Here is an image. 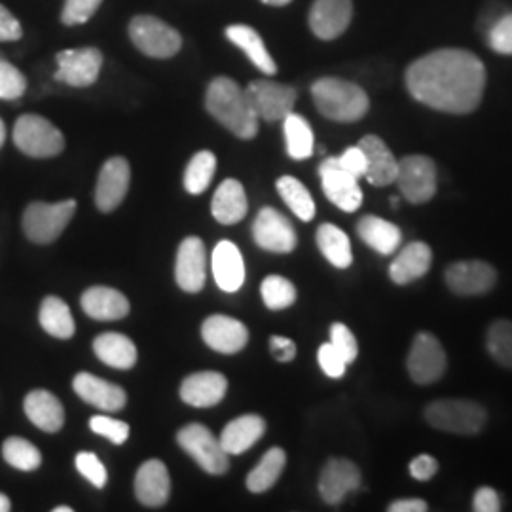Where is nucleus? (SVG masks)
<instances>
[{
  "mask_svg": "<svg viewBox=\"0 0 512 512\" xmlns=\"http://www.w3.org/2000/svg\"><path fill=\"white\" fill-rule=\"evenodd\" d=\"M10 509H12V503L8 495L0 494V512H8Z\"/></svg>",
  "mask_w": 512,
  "mask_h": 512,
  "instance_id": "56",
  "label": "nucleus"
},
{
  "mask_svg": "<svg viewBox=\"0 0 512 512\" xmlns=\"http://www.w3.org/2000/svg\"><path fill=\"white\" fill-rule=\"evenodd\" d=\"M54 512H73V509L65 505V507H55Z\"/></svg>",
  "mask_w": 512,
  "mask_h": 512,
  "instance_id": "59",
  "label": "nucleus"
},
{
  "mask_svg": "<svg viewBox=\"0 0 512 512\" xmlns=\"http://www.w3.org/2000/svg\"><path fill=\"white\" fill-rule=\"evenodd\" d=\"M277 192L298 219L310 222L315 217V202L311 198L310 190L298 179L289 175L281 177L277 181Z\"/></svg>",
  "mask_w": 512,
  "mask_h": 512,
  "instance_id": "38",
  "label": "nucleus"
},
{
  "mask_svg": "<svg viewBox=\"0 0 512 512\" xmlns=\"http://www.w3.org/2000/svg\"><path fill=\"white\" fill-rule=\"evenodd\" d=\"M203 342L224 355L238 353L249 342L247 327L228 315H211L202 325Z\"/></svg>",
  "mask_w": 512,
  "mask_h": 512,
  "instance_id": "19",
  "label": "nucleus"
},
{
  "mask_svg": "<svg viewBox=\"0 0 512 512\" xmlns=\"http://www.w3.org/2000/svg\"><path fill=\"white\" fill-rule=\"evenodd\" d=\"M213 275L224 293H236L245 283V262L232 241H219L213 251Z\"/></svg>",
  "mask_w": 512,
  "mask_h": 512,
  "instance_id": "25",
  "label": "nucleus"
},
{
  "mask_svg": "<svg viewBox=\"0 0 512 512\" xmlns=\"http://www.w3.org/2000/svg\"><path fill=\"white\" fill-rule=\"evenodd\" d=\"M175 279L184 293H200L205 287V245L202 239L192 236L181 243Z\"/></svg>",
  "mask_w": 512,
  "mask_h": 512,
  "instance_id": "20",
  "label": "nucleus"
},
{
  "mask_svg": "<svg viewBox=\"0 0 512 512\" xmlns=\"http://www.w3.org/2000/svg\"><path fill=\"white\" fill-rule=\"evenodd\" d=\"M74 393L84 401L105 412H118L126 406L128 395L120 385L105 382L88 372L76 374L73 382Z\"/></svg>",
  "mask_w": 512,
  "mask_h": 512,
  "instance_id": "21",
  "label": "nucleus"
},
{
  "mask_svg": "<svg viewBox=\"0 0 512 512\" xmlns=\"http://www.w3.org/2000/svg\"><path fill=\"white\" fill-rule=\"evenodd\" d=\"M131 183V169L128 160L114 156L105 162L97 177L95 186V205L99 211L110 213L124 202Z\"/></svg>",
  "mask_w": 512,
  "mask_h": 512,
  "instance_id": "15",
  "label": "nucleus"
},
{
  "mask_svg": "<svg viewBox=\"0 0 512 512\" xmlns=\"http://www.w3.org/2000/svg\"><path fill=\"white\" fill-rule=\"evenodd\" d=\"M260 293L270 310H285L296 302V287L283 275H268L262 281Z\"/></svg>",
  "mask_w": 512,
  "mask_h": 512,
  "instance_id": "41",
  "label": "nucleus"
},
{
  "mask_svg": "<svg viewBox=\"0 0 512 512\" xmlns=\"http://www.w3.org/2000/svg\"><path fill=\"white\" fill-rule=\"evenodd\" d=\"M2 458L8 465H12L14 469L23 471V473H33L42 465L40 450L33 442L21 439V437H10V439L4 440Z\"/></svg>",
  "mask_w": 512,
  "mask_h": 512,
  "instance_id": "40",
  "label": "nucleus"
},
{
  "mask_svg": "<svg viewBox=\"0 0 512 512\" xmlns=\"http://www.w3.org/2000/svg\"><path fill=\"white\" fill-rule=\"evenodd\" d=\"M103 0H65L61 21L69 27L84 25L93 18Z\"/></svg>",
  "mask_w": 512,
  "mask_h": 512,
  "instance_id": "44",
  "label": "nucleus"
},
{
  "mask_svg": "<svg viewBox=\"0 0 512 512\" xmlns=\"http://www.w3.org/2000/svg\"><path fill=\"white\" fill-rule=\"evenodd\" d=\"M497 274L484 260H461L446 270V285L452 293L478 296L494 289Z\"/></svg>",
  "mask_w": 512,
  "mask_h": 512,
  "instance_id": "16",
  "label": "nucleus"
},
{
  "mask_svg": "<svg viewBox=\"0 0 512 512\" xmlns=\"http://www.w3.org/2000/svg\"><path fill=\"white\" fill-rule=\"evenodd\" d=\"M74 463H76L78 473L84 476L95 488H105L107 486V480H109L107 469H105V465L99 461L95 454H92V452H80L76 459H74Z\"/></svg>",
  "mask_w": 512,
  "mask_h": 512,
  "instance_id": "45",
  "label": "nucleus"
},
{
  "mask_svg": "<svg viewBox=\"0 0 512 512\" xmlns=\"http://www.w3.org/2000/svg\"><path fill=\"white\" fill-rule=\"evenodd\" d=\"M205 109L220 126L239 139H253L258 133V116L251 107L245 90L228 76H217L205 95Z\"/></svg>",
  "mask_w": 512,
  "mask_h": 512,
  "instance_id": "2",
  "label": "nucleus"
},
{
  "mask_svg": "<svg viewBox=\"0 0 512 512\" xmlns=\"http://www.w3.org/2000/svg\"><path fill=\"white\" fill-rule=\"evenodd\" d=\"M260 2H264V4H268V6H287V4H291L293 0H260Z\"/></svg>",
  "mask_w": 512,
  "mask_h": 512,
  "instance_id": "57",
  "label": "nucleus"
},
{
  "mask_svg": "<svg viewBox=\"0 0 512 512\" xmlns=\"http://www.w3.org/2000/svg\"><path fill=\"white\" fill-rule=\"evenodd\" d=\"M217 171V156L209 150L198 152L184 171V188L188 194L200 196L215 177Z\"/></svg>",
  "mask_w": 512,
  "mask_h": 512,
  "instance_id": "39",
  "label": "nucleus"
},
{
  "mask_svg": "<svg viewBox=\"0 0 512 512\" xmlns=\"http://www.w3.org/2000/svg\"><path fill=\"white\" fill-rule=\"evenodd\" d=\"M439 471V463L433 456H427V454H421L418 458L412 459L410 463V475L416 480H431L433 476L437 475Z\"/></svg>",
  "mask_w": 512,
  "mask_h": 512,
  "instance_id": "52",
  "label": "nucleus"
},
{
  "mask_svg": "<svg viewBox=\"0 0 512 512\" xmlns=\"http://www.w3.org/2000/svg\"><path fill=\"white\" fill-rule=\"evenodd\" d=\"M55 61H57L55 80L73 88L92 86L103 69V54L93 46L63 50L57 54Z\"/></svg>",
  "mask_w": 512,
  "mask_h": 512,
  "instance_id": "12",
  "label": "nucleus"
},
{
  "mask_svg": "<svg viewBox=\"0 0 512 512\" xmlns=\"http://www.w3.org/2000/svg\"><path fill=\"white\" fill-rule=\"evenodd\" d=\"M82 310L97 321H118L129 313V300L116 289L92 287L80 298Z\"/></svg>",
  "mask_w": 512,
  "mask_h": 512,
  "instance_id": "29",
  "label": "nucleus"
},
{
  "mask_svg": "<svg viewBox=\"0 0 512 512\" xmlns=\"http://www.w3.org/2000/svg\"><path fill=\"white\" fill-rule=\"evenodd\" d=\"M473 509L476 512H499L501 499L494 488H478L473 499Z\"/></svg>",
  "mask_w": 512,
  "mask_h": 512,
  "instance_id": "53",
  "label": "nucleus"
},
{
  "mask_svg": "<svg viewBox=\"0 0 512 512\" xmlns=\"http://www.w3.org/2000/svg\"><path fill=\"white\" fill-rule=\"evenodd\" d=\"M76 213V202H33L23 213L21 226L29 241L38 245L54 243L63 234Z\"/></svg>",
  "mask_w": 512,
  "mask_h": 512,
  "instance_id": "5",
  "label": "nucleus"
},
{
  "mask_svg": "<svg viewBox=\"0 0 512 512\" xmlns=\"http://www.w3.org/2000/svg\"><path fill=\"white\" fill-rule=\"evenodd\" d=\"M431 260H433V253L427 243H421V241L408 243L399 256L391 262L389 277L397 285H408L429 272Z\"/></svg>",
  "mask_w": 512,
  "mask_h": 512,
  "instance_id": "27",
  "label": "nucleus"
},
{
  "mask_svg": "<svg viewBox=\"0 0 512 512\" xmlns=\"http://www.w3.org/2000/svg\"><path fill=\"white\" fill-rule=\"evenodd\" d=\"M247 209H249V203H247L243 184L236 179H226L220 184L211 202L213 217L219 220L220 224H226V226L238 224L245 219Z\"/></svg>",
  "mask_w": 512,
  "mask_h": 512,
  "instance_id": "30",
  "label": "nucleus"
},
{
  "mask_svg": "<svg viewBox=\"0 0 512 512\" xmlns=\"http://www.w3.org/2000/svg\"><path fill=\"white\" fill-rule=\"evenodd\" d=\"M184 452L194 459L205 473L224 475L230 467V456L224 452L220 440L202 423H190L177 435Z\"/></svg>",
  "mask_w": 512,
  "mask_h": 512,
  "instance_id": "8",
  "label": "nucleus"
},
{
  "mask_svg": "<svg viewBox=\"0 0 512 512\" xmlns=\"http://www.w3.org/2000/svg\"><path fill=\"white\" fill-rule=\"evenodd\" d=\"M317 247L330 264L340 270H346L353 262L348 234L334 224H321L317 228Z\"/></svg>",
  "mask_w": 512,
  "mask_h": 512,
  "instance_id": "35",
  "label": "nucleus"
},
{
  "mask_svg": "<svg viewBox=\"0 0 512 512\" xmlns=\"http://www.w3.org/2000/svg\"><path fill=\"white\" fill-rule=\"evenodd\" d=\"M486 348L499 365L512 368V321L499 319L486 334Z\"/></svg>",
  "mask_w": 512,
  "mask_h": 512,
  "instance_id": "42",
  "label": "nucleus"
},
{
  "mask_svg": "<svg viewBox=\"0 0 512 512\" xmlns=\"http://www.w3.org/2000/svg\"><path fill=\"white\" fill-rule=\"evenodd\" d=\"M408 92L416 101L448 114H469L478 109L486 69L475 54L444 48L416 59L406 71Z\"/></svg>",
  "mask_w": 512,
  "mask_h": 512,
  "instance_id": "1",
  "label": "nucleus"
},
{
  "mask_svg": "<svg viewBox=\"0 0 512 512\" xmlns=\"http://www.w3.org/2000/svg\"><path fill=\"white\" fill-rule=\"evenodd\" d=\"M395 183L406 202L427 203L437 194V165L421 154L406 156L399 162Z\"/></svg>",
  "mask_w": 512,
  "mask_h": 512,
  "instance_id": "9",
  "label": "nucleus"
},
{
  "mask_svg": "<svg viewBox=\"0 0 512 512\" xmlns=\"http://www.w3.org/2000/svg\"><path fill=\"white\" fill-rule=\"evenodd\" d=\"M90 429L95 435L109 439L112 444H124L129 439V425L109 416H93Z\"/></svg>",
  "mask_w": 512,
  "mask_h": 512,
  "instance_id": "46",
  "label": "nucleus"
},
{
  "mask_svg": "<svg viewBox=\"0 0 512 512\" xmlns=\"http://www.w3.org/2000/svg\"><path fill=\"white\" fill-rule=\"evenodd\" d=\"M264 431H266V421L256 414H245L230 421L224 427L219 440L228 456H239L247 452L251 446H255L256 442L262 439Z\"/></svg>",
  "mask_w": 512,
  "mask_h": 512,
  "instance_id": "28",
  "label": "nucleus"
},
{
  "mask_svg": "<svg viewBox=\"0 0 512 512\" xmlns=\"http://www.w3.org/2000/svg\"><path fill=\"white\" fill-rule=\"evenodd\" d=\"M93 351L101 363L118 370H128L137 363V348L128 336L118 332H105L95 338Z\"/></svg>",
  "mask_w": 512,
  "mask_h": 512,
  "instance_id": "33",
  "label": "nucleus"
},
{
  "mask_svg": "<svg viewBox=\"0 0 512 512\" xmlns=\"http://www.w3.org/2000/svg\"><path fill=\"white\" fill-rule=\"evenodd\" d=\"M283 129H285V141H287V152L293 160H308L313 154L315 139L310 124L304 116L291 112L283 120Z\"/></svg>",
  "mask_w": 512,
  "mask_h": 512,
  "instance_id": "37",
  "label": "nucleus"
},
{
  "mask_svg": "<svg viewBox=\"0 0 512 512\" xmlns=\"http://www.w3.org/2000/svg\"><path fill=\"white\" fill-rule=\"evenodd\" d=\"M226 37L234 46H238L239 50H243V54L249 57V61L255 65L258 71H262L268 76L277 73L274 57L270 55L264 40L260 38L253 27H249V25H230L226 29Z\"/></svg>",
  "mask_w": 512,
  "mask_h": 512,
  "instance_id": "31",
  "label": "nucleus"
},
{
  "mask_svg": "<svg viewBox=\"0 0 512 512\" xmlns=\"http://www.w3.org/2000/svg\"><path fill=\"white\" fill-rule=\"evenodd\" d=\"M330 344L336 349L346 363H353L359 355V346L357 340L353 336V332L344 325V323H334L330 327Z\"/></svg>",
  "mask_w": 512,
  "mask_h": 512,
  "instance_id": "47",
  "label": "nucleus"
},
{
  "mask_svg": "<svg viewBox=\"0 0 512 512\" xmlns=\"http://www.w3.org/2000/svg\"><path fill=\"white\" fill-rule=\"evenodd\" d=\"M311 95L317 110L332 122H357L370 107L365 90L342 78H319L311 86Z\"/></svg>",
  "mask_w": 512,
  "mask_h": 512,
  "instance_id": "3",
  "label": "nucleus"
},
{
  "mask_svg": "<svg viewBox=\"0 0 512 512\" xmlns=\"http://www.w3.org/2000/svg\"><path fill=\"white\" fill-rule=\"evenodd\" d=\"M23 37V27L16 16L0 4V42H16Z\"/></svg>",
  "mask_w": 512,
  "mask_h": 512,
  "instance_id": "51",
  "label": "nucleus"
},
{
  "mask_svg": "<svg viewBox=\"0 0 512 512\" xmlns=\"http://www.w3.org/2000/svg\"><path fill=\"white\" fill-rule=\"evenodd\" d=\"M389 511L391 512H425L427 511V503L423 499H416V497H410V499H399V501H393L389 505Z\"/></svg>",
  "mask_w": 512,
  "mask_h": 512,
  "instance_id": "55",
  "label": "nucleus"
},
{
  "mask_svg": "<svg viewBox=\"0 0 512 512\" xmlns=\"http://www.w3.org/2000/svg\"><path fill=\"white\" fill-rule=\"evenodd\" d=\"M319 177L325 196L338 209L355 213L363 205V190L359 186V179L338 164L336 158H327L319 165Z\"/></svg>",
  "mask_w": 512,
  "mask_h": 512,
  "instance_id": "13",
  "label": "nucleus"
},
{
  "mask_svg": "<svg viewBox=\"0 0 512 512\" xmlns=\"http://www.w3.org/2000/svg\"><path fill=\"white\" fill-rule=\"evenodd\" d=\"M4 141H6V126H4V122L0 120V148L4 147Z\"/></svg>",
  "mask_w": 512,
  "mask_h": 512,
  "instance_id": "58",
  "label": "nucleus"
},
{
  "mask_svg": "<svg viewBox=\"0 0 512 512\" xmlns=\"http://www.w3.org/2000/svg\"><path fill=\"white\" fill-rule=\"evenodd\" d=\"M359 486H361V471L349 459H329L319 476V494L329 505L342 503L344 497L355 492Z\"/></svg>",
  "mask_w": 512,
  "mask_h": 512,
  "instance_id": "17",
  "label": "nucleus"
},
{
  "mask_svg": "<svg viewBox=\"0 0 512 512\" xmlns=\"http://www.w3.org/2000/svg\"><path fill=\"white\" fill-rule=\"evenodd\" d=\"M129 38L141 54L154 59H169L183 48V37L175 27L148 14L131 19Z\"/></svg>",
  "mask_w": 512,
  "mask_h": 512,
  "instance_id": "7",
  "label": "nucleus"
},
{
  "mask_svg": "<svg viewBox=\"0 0 512 512\" xmlns=\"http://www.w3.org/2000/svg\"><path fill=\"white\" fill-rule=\"evenodd\" d=\"M338 160V164L342 165L346 171H349L353 177H357V179H361V177H365L366 173V156L365 152H363V148L359 147H349L342 156H338L336 158Z\"/></svg>",
  "mask_w": 512,
  "mask_h": 512,
  "instance_id": "50",
  "label": "nucleus"
},
{
  "mask_svg": "<svg viewBox=\"0 0 512 512\" xmlns=\"http://www.w3.org/2000/svg\"><path fill=\"white\" fill-rule=\"evenodd\" d=\"M351 18V0H315L310 10L311 33L321 40H334L346 33Z\"/></svg>",
  "mask_w": 512,
  "mask_h": 512,
  "instance_id": "18",
  "label": "nucleus"
},
{
  "mask_svg": "<svg viewBox=\"0 0 512 512\" xmlns=\"http://www.w3.org/2000/svg\"><path fill=\"white\" fill-rule=\"evenodd\" d=\"M486 408L463 399H440L425 408V420L444 433L476 435L486 425Z\"/></svg>",
  "mask_w": 512,
  "mask_h": 512,
  "instance_id": "4",
  "label": "nucleus"
},
{
  "mask_svg": "<svg viewBox=\"0 0 512 512\" xmlns=\"http://www.w3.org/2000/svg\"><path fill=\"white\" fill-rule=\"evenodd\" d=\"M14 143L29 158H55L65 150V137L50 120L38 114H23L14 126Z\"/></svg>",
  "mask_w": 512,
  "mask_h": 512,
  "instance_id": "6",
  "label": "nucleus"
},
{
  "mask_svg": "<svg viewBox=\"0 0 512 512\" xmlns=\"http://www.w3.org/2000/svg\"><path fill=\"white\" fill-rule=\"evenodd\" d=\"M359 147L363 148L366 156V181L374 186L395 183L399 160L393 156L384 141L378 135H366L361 139Z\"/></svg>",
  "mask_w": 512,
  "mask_h": 512,
  "instance_id": "23",
  "label": "nucleus"
},
{
  "mask_svg": "<svg viewBox=\"0 0 512 512\" xmlns=\"http://www.w3.org/2000/svg\"><path fill=\"white\" fill-rule=\"evenodd\" d=\"M408 374L420 385L435 384L446 370V351L437 336L420 332L408 353Z\"/></svg>",
  "mask_w": 512,
  "mask_h": 512,
  "instance_id": "11",
  "label": "nucleus"
},
{
  "mask_svg": "<svg viewBox=\"0 0 512 512\" xmlns=\"http://www.w3.org/2000/svg\"><path fill=\"white\" fill-rule=\"evenodd\" d=\"M171 494V478L160 459L145 461L135 476V495L145 507H162Z\"/></svg>",
  "mask_w": 512,
  "mask_h": 512,
  "instance_id": "22",
  "label": "nucleus"
},
{
  "mask_svg": "<svg viewBox=\"0 0 512 512\" xmlns=\"http://www.w3.org/2000/svg\"><path fill=\"white\" fill-rule=\"evenodd\" d=\"M27 90V78L8 61L0 59V99L14 101Z\"/></svg>",
  "mask_w": 512,
  "mask_h": 512,
  "instance_id": "43",
  "label": "nucleus"
},
{
  "mask_svg": "<svg viewBox=\"0 0 512 512\" xmlns=\"http://www.w3.org/2000/svg\"><path fill=\"white\" fill-rule=\"evenodd\" d=\"M245 95L256 112L258 120L281 122L293 112L298 93L293 86L272 80H255L247 86Z\"/></svg>",
  "mask_w": 512,
  "mask_h": 512,
  "instance_id": "10",
  "label": "nucleus"
},
{
  "mask_svg": "<svg viewBox=\"0 0 512 512\" xmlns=\"http://www.w3.org/2000/svg\"><path fill=\"white\" fill-rule=\"evenodd\" d=\"M228 389V380L220 372H196L181 384V399L196 408L219 404Z\"/></svg>",
  "mask_w": 512,
  "mask_h": 512,
  "instance_id": "24",
  "label": "nucleus"
},
{
  "mask_svg": "<svg viewBox=\"0 0 512 512\" xmlns=\"http://www.w3.org/2000/svg\"><path fill=\"white\" fill-rule=\"evenodd\" d=\"M490 48L497 54L512 55V14L497 19L488 35Z\"/></svg>",
  "mask_w": 512,
  "mask_h": 512,
  "instance_id": "48",
  "label": "nucleus"
},
{
  "mask_svg": "<svg viewBox=\"0 0 512 512\" xmlns=\"http://www.w3.org/2000/svg\"><path fill=\"white\" fill-rule=\"evenodd\" d=\"M253 239L260 249L279 255L291 253L298 243L291 220L274 207H264L256 215Z\"/></svg>",
  "mask_w": 512,
  "mask_h": 512,
  "instance_id": "14",
  "label": "nucleus"
},
{
  "mask_svg": "<svg viewBox=\"0 0 512 512\" xmlns=\"http://www.w3.org/2000/svg\"><path fill=\"white\" fill-rule=\"evenodd\" d=\"M38 321H40L42 329L59 340H69L76 332L73 313L69 310V306L57 296H46L42 300L40 311H38Z\"/></svg>",
  "mask_w": 512,
  "mask_h": 512,
  "instance_id": "34",
  "label": "nucleus"
},
{
  "mask_svg": "<svg viewBox=\"0 0 512 512\" xmlns=\"http://www.w3.org/2000/svg\"><path fill=\"white\" fill-rule=\"evenodd\" d=\"M23 410L31 423L46 433L61 431V427L65 423L63 404L55 397L54 393H50L46 389L31 391L23 401Z\"/></svg>",
  "mask_w": 512,
  "mask_h": 512,
  "instance_id": "26",
  "label": "nucleus"
},
{
  "mask_svg": "<svg viewBox=\"0 0 512 512\" xmlns=\"http://www.w3.org/2000/svg\"><path fill=\"white\" fill-rule=\"evenodd\" d=\"M270 351L279 363H291L296 357V344L291 338L285 336H272L270 338Z\"/></svg>",
  "mask_w": 512,
  "mask_h": 512,
  "instance_id": "54",
  "label": "nucleus"
},
{
  "mask_svg": "<svg viewBox=\"0 0 512 512\" xmlns=\"http://www.w3.org/2000/svg\"><path fill=\"white\" fill-rule=\"evenodd\" d=\"M357 234L365 241L370 249H374L380 255H391L397 251V247L403 241L401 228L389 220L366 215L357 224Z\"/></svg>",
  "mask_w": 512,
  "mask_h": 512,
  "instance_id": "32",
  "label": "nucleus"
},
{
  "mask_svg": "<svg viewBox=\"0 0 512 512\" xmlns=\"http://www.w3.org/2000/svg\"><path fill=\"white\" fill-rule=\"evenodd\" d=\"M287 454L281 448H272L260 459V463L247 476V488L253 494H264L268 492L285 469Z\"/></svg>",
  "mask_w": 512,
  "mask_h": 512,
  "instance_id": "36",
  "label": "nucleus"
},
{
  "mask_svg": "<svg viewBox=\"0 0 512 512\" xmlns=\"http://www.w3.org/2000/svg\"><path fill=\"white\" fill-rule=\"evenodd\" d=\"M317 361H319L321 370H323L329 378L338 380V378H342V376L346 374L348 363L344 361V357H342L336 349L332 348V344H330V342L329 344H323V346L319 348Z\"/></svg>",
  "mask_w": 512,
  "mask_h": 512,
  "instance_id": "49",
  "label": "nucleus"
}]
</instances>
